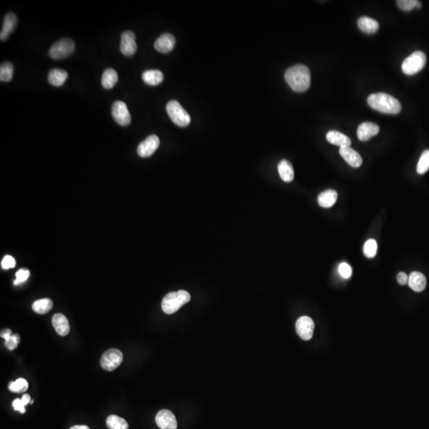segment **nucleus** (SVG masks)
<instances>
[{
	"mask_svg": "<svg viewBox=\"0 0 429 429\" xmlns=\"http://www.w3.org/2000/svg\"><path fill=\"white\" fill-rule=\"evenodd\" d=\"M30 274H31V273H30L28 270H26V269H21V270H18V272L15 274L16 279L14 282V286H18V285L22 284L23 282H26L29 277H30Z\"/></svg>",
	"mask_w": 429,
	"mask_h": 429,
	"instance_id": "34",
	"label": "nucleus"
},
{
	"mask_svg": "<svg viewBox=\"0 0 429 429\" xmlns=\"http://www.w3.org/2000/svg\"><path fill=\"white\" fill-rule=\"evenodd\" d=\"M326 139L331 144L338 145L339 147H347L351 144V140L347 135L337 131H330L326 135Z\"/></svg>",
	"mask_w": 429,
	"mask_h": 429,
	"instance_id": "17",
	"label": "nucleus"
},
{
	"mask_svg": "<svg viewBox=\"0 0 429 429\" xmlns=\"http://www.w3.org/2000/svg\"><path fill=\"white\" fill-rule=\"evenodd\" d=\"M380 128L376 123H363L359 126L357 130V135L360 141H368L369 139L377 135Z\"/></svg>",
	"mask_w": 429,
	"mask_h": 429,
	"instance_id": "14",
	"label": "nucleus"
},
{
	"mask_svg": "<svg viewBox=\"0 0 429 429\" xmlns=\"http://www.w3.org/2000/svg\"><path fill=\"white\" fill-rule=\"evenodd\" d=\"M278 173L282 181L285 182H292L294 179V170L289 161L282 160L278 165Z\"/></svg>",
	"mask_w": 429,
	"mask_h": 429,
	"instance_id": "22",
	"label": "nucleus"
},
{
	"mask_svg": "<svg viewBox=\"0 0 429 429\" xmlns=\"http://www.w3.org/2000/svg\"><path fill=\"white\" fill-rule=\"evenodd\" d=\"M118 79L119 77L116 71L112 69H107L103 72L101 84L105 89H111L116 85Z\"/></svg>",
	"mask_w": 429,
	"mask_h": 429,
	"instance_id": "25",
	"label": "nucleus"
},
{
	"mask_svg": "<svg viewBox=\"0 0 429 429\" xmlns=\"http://www.w3.org/2000/svg\"><path fill=\"white\" fill-rule=\"evenodd\" d=\"M429 169V149H426L421 154L418 163H417V172L418 174H425Z\"/></svg>",
	"mask_w": 429,
	"mask_h": 429,
	"instance_id": "29",
	"label": "nucleus"
},
{
	"mask_svg": "<svg viewBox=\"0 0 429 429\" xmlns=\"http://www.w3.org/2000/svg\"><path fill=\"white\" fill-rule=\"evenodd\" d=\"M16 264V262L14 260V258L12 256L6 255L1 262V266L4 270H9V269L14 268Z\"/></svg>",
	"mask_w": 429,
	"mask_h": 429,
	"instance_id": "36",
	"label": "nucleus"
},
{
	"mask_svg": "<svg viewBox=\"0 0 429 429\" xmlns=\"http://www.w3.org/2000/svg\"><path fill=\"white\" fill-rule=\"evenodd\" d=\"M408 285L415 292H420L425 290L427 286V280L423 274L420 272H413L409 277Z\"/></svg>",
	"mask_w": 429,
	"mask_h": 429,
	"instance_id": "18",
	"label": "nucleus"
},
{
	"mask_svg": "<svg viewBox=\"0 0 429 429\" xmlns=\"http://www.w3.org/2000/svg\"><path fill=\"white\" fill-rule=\"evenodd\" d=\"M370 107L379 112L397 115L401 112V103L395 97L384 93H374L367 99Z\"/></svg>",
	"mask_w": 429,
	"mask_h": 429,
	"instance_id": "2",
	"label": "nucleus"
},
{
	"mask_svg": "<svg viewBox=\"0 0 429 429\" xmlns=\"http://www.w3.org/2000/svg\"><path fill=\"white\" fill-rule=\"evenodd\" d=\"M338 273H339V274H340L342 278H346V279L351 278V274H352V270H351L350 265L347 264V262L341 263L338 266Z\"/></svg>",
	"mask_w": 429,
	"mask_h": 429,
	"instance_id": "35",
	"label": "nucleus"
},
{
	"mask_svg": "<svg viewBox=\"0 0 429 429\" xmlns=\"http://www.w3.org/2000/svg\"><path fill=\"white\" fill-rule=\"evenodd\" d=\"M19 342H20L19 334H10V336L5 338V347L10 351H13L14 349L18 347Z\"/></svg>",
	"mask_w": 429,
	"mask_h": 429,
	"instance_id": "33",
	"label": "nucleus"
},
{
	"mask_svg": "<svg viewBox=\"0 0 429 429\" xmlns=\"http://www.w3.org/2000/svg\"><path fill=\"white\" fill-rule=\"evenodd\" d=\"M17 22H18V19H17L15 14H13V13H8V14H6L4 21H3L2 31L0 33L1 41H5L7 39L10 33H12L15 29Z\"/></svg>",
	"mask_w": 429,
	"mask_h": 429,
	"instance_id": "19",
	"label": "nucleus"
},
{
	"mask_svg": "<svg viewBox=\"0 0 429 429\" xmlns=\"http://www.w3.org/2000/svg\"><path fill=\"white\" fill-rule=\"evenodd\" d=\"M75 49L74 42L69 39H63L57 41L51 47L48 54L54 60H61L70 56Z\"/></svg>",
	"mask_w": 429,
	"mask_h": 429,
	"instance_id": "6",
	"label": "nucleus"
},
{
	"mask_svg": "<svg viewBox=\"0 0 429 429\" xmlns=\"http://www.w3.org/2000/svg\"><path fill=\"white\" fill-rule=\"evenodd\" d=\"M315 324L310 317H301L296 321V333L304 340H310L313 335Z\"/></svg>",
	"mask_w": 429,
	"mask_h": 429,
	"instance_id": "9",
	"label": "nucleus"
},
{
	"mask_svg": "<svg viewBox=\"0 0 429 429\" xmlns=\"http://www.w3.org/2000/svg\"><path fill=\"white\" fill-rule=\"evenodd\" d=\"M338 198V193L336 191L333 190H328L321 192L318 195L317 201L319 205L322 208H329L333 207Z\"/></svg>",
	"mask_w": 429,
	"mask_h": 429,
	"instance_id": "21",
	"label": "nucleus"
},
{
	"mask_svg": "<svg viewBox=\"0 0 429 429\" xmlns=\"http://www.w3.org/2000/svg\"><path fill=\"white\" fill-rule=\"evenodd\" d=\"M112 115L116 123L119 125H129L131 122V116L127 104L123 101H115L112 105Z\"/></svg>",
	"mask_w": 429,
	"mask_h": 429,
	"instance_id": "8",
	"label": "nucleus"
},
{
	"mask_svg": "<svg viewBox=\"0 0 429 429\" xmlns=\"http://www.w3.org/2000/svg\"><path fill=\"white\" fill-rule=\"evenodd\" d=\"M378 251L377 242L375 239H368L363 246V253L368 258H375Z\"/></svg>",
	"mask_w": 429,
	"mask_h": 429,
	"instance_id": "32",
	"label": "nucleus"
},
{
	"mask_svg": "<svg viewBox=\"0 0 429 429\" xmlns=\"http://www.w3.org/2000/svg\"><path fill=\"white\" fill-rule=\"evenodd\" d=\"M70 429H90L86 425H75L73 427L70 428Z\"/></svg>",
	"mask_w": 429,
	"mask_h": 429,
	"instance_id": "40",
	"label": "nucleus"
},
{
	"mask_svg": "<svg viewBox=\"0 0 429 429\" xmlns=\"http://www.w3.org/2000/svg\"><path fill=\"white\" fill-rule=\"evenodd\" d=\"M191 296L186 290H179L178 292H171L164 296L161 308L166 314H174L178 312L183 305L190 302Z\"/></svg>",
	"mask_w": 429,
	"mask_h": 429,
	"instance_id": "3",
	"label": "nucleus"
},
{
	"mask_svg": "<svg viewBox=\"0 0 429 429\" xmlns=\"http://www.w3.org/2000/svg\"><path fill=\"white\" fill-rule=\"evenodd\" d=\"M160 145V139L157 135H149L138 146V154L141 157H148L157 150Z\"/></svg>",
	"mask_w": 429,
	"mask_h": 429,
	"instance_id": "10",
	"label": "nucleus"
},
{
	"mask_svg": "<svg viewBox=\"0 0 429 429\" xmlns=\"http://www.w3.org/2000/svg\"><path fill=\"white\" fill-rule=\"evenodd\" d=\"M397 6L404 11H410L413 8H421L422 2L418 0H397Z\"/></svg>",
	"mask_w": 429,
	"mask_h": 429,
	"instance_id": "31",
	"label": "nucleus"
},
{
	"mask_svg": "<svg viewBox=\"0 0 429 429\" xmlns=\"http://www.w3.org/2000/svg\"><path fill=\"white\" fill-rule=\"evenodd\" d=\"M120 50L127 56H133L137 51L135 35L132 31H126L122 34Z\"/></svg>",
	"mask_w": 429,
	"mask_h": 429,
	"instance_id": "11",
	"label": "nucleus"
},
{
	"mask_svg": "<svg viewBox=\"0 0 429 429\" xmlns=\"http://www.w3.org/2000/svg\"><path fill=\"white\" fill-rule=\"evenodd\" d=\"M69 77L66 71L63 69H53L49 71L48 74V81L50 85L55 87H61Z\"/></svg>",
	"mask_w": 429,
	"mask_h": 429,
	"instance_id": "23",
	"label": "nucleus"
},
{
	"mask_svg": "<svg viewBox=\"0 0 429 429\" xmlns=\"http://www.w3.org/2000/svg\"><path fill=\"white\" fill-rule=\"evenodd\" d=\"M52 325L56 333L61 336H66L70 332L69 321L65 315L61 313H56L52 317Z\"/></svg>",
	"mask_w": 429,
	"mask_h": 429,
	"instance_id": "16",
	"label": "nucleus"
},
{
	"mask_svg": "<svg viewBox=\"0 0 429 429\" xmlns=\"http://www.w3.org/2000/svg\"><path fill=\"white\" fill-rule=\"evenodd\" d=\"M123 355L119 349L111 348L107 350L101 357L100 366L104 371H113L123 363Z\"/></svg>",
	"mask_w": 429,
	"mask_h": 429,
	"instance_id": "7",
	"label": "nucleus"
},
{
	"mask_svg": "<svg viewBox=\"0 0 429 429\" xmlns=\"http://www.w3.org/2000/svg\"><path fill=\"white\" fill-rule=\"evenodd\" d=\"M339 154L351 167L359 168L363 164V158L360 154L350 146L341 147Z\"/></svg>",
	"mask_w": 429,
	"mask_h": 429,
	"instance_id": "15",
	"label": "nucleus"
},
{
	"mask_svg": "<svg viewBox=\"0 0 429 429\" xmlns=\"http://www.w3.org/2000/svg\"><path fill=\"white\" fill-rule=\"evenodd\" d=\"M12 405L15 411H19L22 414H23L26 412V408H25L26 405L22 402V399L16 398L15 400H14Z\"/></svg>",
	"mask_w": 429,
	"mask_h": 429,
	"instance_id": "37",
	"label": "nucleus"
},
{
	"mask_svg": "<svg viewBox=\"0 0 429 429\" xmlns=\"http://www.w3.org/2000/svg\"><path fill=\"white\" fill-rule=\"evenodd\" d=\"M107 426L109 429H128L129 426L125 420L116 415L107 417Z\"/></svg>",
	"mask_w": 429,
	"mask_h": 429,
	"instance_id": "28",
	"label": "nucleus"
},
{
	"mask_svg": "<svg viewBox=\"0 0 429 429\" xmlns=\"http://www.w3.org/2000/svg\"><path fill=\"white\" fill-rule=\"evenodd\" d=\"M29 384L24 379H18L16 381H11L9 385V390L13 393H24L28 389Z\"/></svg>",
	"mask_w": 429,
	"mask_h": 429,
	"instance_id": "30",
	"label": "nucleus"
},
{
	"mask_svg": "<svg viewBox=\"0 0 429 429\" xmlns=\"http://www.w3.org/2000/svg\"><path fill=\"white\" fill-rule=\"evenodd\" d=\"M285 79L291 89L296 93H304L310 87V71L304 65H296L288 68L285 73Z\"/></svg>",
	"mask_w": 429,
	"mask_h": 429,
	"instance_id": "1",
	"label": "nucleus"
},
{
	"mask_svg": "<svg viewBox=\"0 0 429 429\" xmlns=\"http://www.w3.org/2000/svg\"><path fill=\"white\" fill-rule=\"evenodd\" d=\"M21 399H22V402H23L25 405H28L29 403H31V396L29 394H26V393L23 394Z\"/></svg>",
	"mask_w": 429,
	"mask_h": 429,
	"instance_id": "39",
	"label": "nucleus"
},
{
	"mask_svg": "<svg viewBox=\"0 0 429 429\" xmlns=\"http://www.w3.org/2000/svg\"><path fill=\"white\" fill-rule=\"evenodd\" d=\"M176 39L171 34H163L154 43V48L158 52L167 53L174 49Z\"/></svg>",
	"mask_w": 429,
	"mask_h": 429,
	"instance_id": "13",
	"label": "nucleus"
},
{
	"mask_svg": "<svg viewBox=\"0 0 429 429\" xmlns=\"http://www.w3.org/2000/svg\"><path fill=\"white\" fill-rule=\"evenodd\" d=\"M358 26L361 31L365 34L372 35L379 31V24L378 21L370 17L363 16L358 20Z\"/></svg>",
	"mask_w": 429,
	"mask_h": 429,
	"instance_id": "20",
	"label": "nucleus"
},
{
	"mask_svg": "<svg viewBox=\"0 0 429 429\" xmlns=\"http://www.w3.org/2000/svg\"><path fill=\"white\" fill-rule=\"evenodd\" d=\"M14 75V65L12 63L5 61L0 66V81L2 82H9L11 81Z\"/></svg>",
	"mask_w": 429,
	"mask_h": 429,
	"instance_id": "27",
	"label": "nucleus"
},
{
	"mask_svg": "<svg viewBox=\"0 0 429 429\" xmlns=\"http://www.w3.org/2000/svg\"><path fill=\"white\" fill-rule=\"evenodd\" d=\"M426 62L427 57L425 52L416 51L404 60L401 69L405 75L413 76L422 70L426 65Z\"/></svg>",
	"mask_w": 429,
	"mask_h": 429,
	"instance_id": "4",
	"label": "nucleus"
},
{
	"mask_svg": "<svg viewBox=\"0 0 429 429\" xmlns=\"http://www.w3.org/2000/svg\"><path fill=\"white\" fill-rule=\"evenodd\" d=\"M52 305L53 303L52 300L49 298H43L34 302L32 308L38 314L43 315L49 312L52 309Z\"/></svg>",
	"mask_w": 429,
	"mask_h": 429,
	"instance_id": "26",
	"label": "nucleus"
},
{
	"mask_svg": "<svg viewBox=\"0 0 429 429\" xmlns=\"http://www.w3.org/2000/svg\"><path fill=\"white\" fill-rule=\"evenodd\" d=\"M166 111L172 121L178 127H186L191 123L190 114L178 101H169L166 105Z\"/></svg>",
	"mask_w": 429,
	"mask_h": 429,
	"instance_id": "5",
	"label": "nucleus"
},
{
	"mask_svg": "<svg viewBox=\"0 0 429 429\" xmlns=\"http://www.w3.org/2000/svg\"><path fill=\"white\" fill-rule=\"evenodd\" d=\"M143 80L146 85L157 86L163 81L164 75L161 71L156 69L145 71L143 73Z\"/></svg>",
	"mask_w": 429,
	"mask_h": 429,
	"instance_id": "24",
	"label": "nucleus"
},
{
	"mask_svg": "<svg viewBox=\"0 0 429 429\" xmlns=\"http://www.w3.org/2000/svg\"><path fill=\"white\" fill-rule=\"evenodd\" d=\"M397 280L399 284L401 285V286H405V285L408 284L409 277L407 276V274H405V273H399L397 274Z\"/></svg>",
	"mask_w": 429,
	"mask_h": 429,
	"instance_id": "38",
	"label": "nucleus"
},
{
	"mask_svg": "<svg viewBox=\"0 0 429 429\" xmlns=\"http://www.w3.org/2000/svg\"><path fill=\"white\" fill-rule=\"evenodd\" d=\"M156 424L161 429H177L178 422L175 416L167 409H162L157 413L155 417Z\"/></svg>",
	"mask_w": 429,
	"mask_h": 429,
	"instance_id": "12",
	"label": "nucleus"
}]
</instances>
